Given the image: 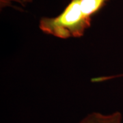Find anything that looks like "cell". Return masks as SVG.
Here are the masks:
<instances>
[{"instance_id":"obj_3","label":"cell","mask_w":123,"mask_h":123,"mask_svg":"<svg viewBox=\"0 0 123 123\" xmlns=\"http://www.w3.org/2000/svg\"><path fill=\"white\" fill-rule=\"evenodd\" d=\"M109 0H81L80 6L86 17L92 20V17L98 12Z\"/></svg>"},{"instance_id":"obj_1","label":"cell","mask_w":123,"mask_h":123,"mask_svg":"<svg viewBox=\"0 0 123 123\" xmlns=\"http://www.w3.org/2000/svg\"><path fill=\"white\" fill-rule=\"evenodd\" d=\"M81 0H70L56 17L42 18L40 29L44 33L60 38H79L91 25V19L85 17L80 6Z\"/></svg>"},{"instance_id":"obj_2","label":"cell","mask_w":123,"mask_h":123,"mask_svg":"<svg viewBox=\"0 0 123 123\" xmlns=\"http://www.w3.org/2000/svg\"><path fill=\"white\" fill-rule=\"evenodd\" d=\"M122 121L123 116L119 111L110 114L92 112L84 117L79 123H122Z\"/></svg>"}]
</instances>
